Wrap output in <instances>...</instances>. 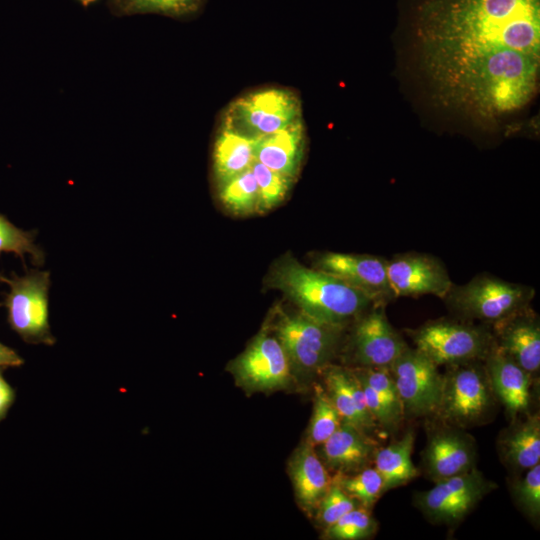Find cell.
I'll return each instance as SVG.
<instances>
[{"mask_svg": "<svg viewBox=\"0 0 540 540\" xmlns=\"http://www.w3.org/2000/svg\"><path fill=\"white\" fill-rule=\"evenodd\" d=\"M415 36L422 67L444 105L490 119L535 95L540 0H423Z\"/></svg>", "mask_w": 540, "mask_h": 540, "instance_id": "obj_1", "label": "cell"}, {"mask_svg": "<svg viewBox=\"0 0 540 540\" xmlns=\"http://www.w3.org/2000/svg\"><path fill=\"white\" fill-rule=\"evenodd\" d=\"M270 285L282 291L300 312L340 328L374 305L366 294L345 281L290 257L277 263Z\"/></svg>", "mask_w": 540, "mask_h": 540, "instance_id": "obj_2", "label": "cell"}, {"mask_svg": "<svg viewBox=\"0 0 540 540\" xmlns=\"http://www.w3.org/2000/svg\"><path fill=\"white\" fill-rule=\"evenodd\" d=\"M0 282L9 286L0 306L7 309L10 328L27 344L54 345L48 311L49 271L31 269L22 276L12 272L9 277L0 273Z\"/></svg>", "mask_w": 540, "mask_h": 540, "instance_id": "obj_3", "label": "cell"}, {"mask_svg": "<svg viewBox=\"0 0 540 540\" xmlns=\"http://www.w3.org/2000/svg\"><path fill=\"white\" fill-rule=\"evenodd\" d=\"M534 295L529 286L480 275L464 285H453L444 299L465 317L498 324L528 308Z\"/></svg>", "mask_w": 540, "mask_h": 540, "instance_id": "obj_4", "label": "cell"}, {"mask_svg": "<svg viewBox=\"0 0 540 540\" xmlns=\"http://www.w3.org/2000/svg\"><path fill=\"white\" fill-rule=\"evenodd\" d=\"M302 119L298 96L285 88H264L244 94L226 110L223 121L241 132L259 138Z\"/></svg>", "mask_w": 540, "mask_h": 540, "instance_id": "obj_5", "label": "cell"}, {"mask_svg": "<svg viewBox=\"0 0 540 540\" xmlns=\"http://www.w3.org/2000/svg\"><path fill=\"white\" fill-rule=\"evenodd\" d=\"M415 349L437 366L457 365L486 356L491 337L480 327L452 320H437L412 331Z\"/></svg>", "mask_w": 540, "mask_h": 540, "instance_id": "obj_6", "label": "cell"}, {"mask_svg": "<svg viewBox=\"0 0 540 540\" xmlns=\"http://www.w3.org/2000/svg\"><path fill=\"white\" fill-rule=\"evenodd\" d=\"M340 327L317 321L304 313L282 315L275 325L290 365L304 372L324 368L335 353Z\"/></svg>", "mask_w": 540, "mask_h": 540, "instance_id": "obj_7", "label": "cell"}, {"mask_svg": "<svg viewBox=\"0 0 540 540\" xmlns=\"http://www.w3.org/2000/svg\"><path fill=\"white\" fill-rule=\"evenodd\" d=\"M437 367L424 354L410 347H407L389 367L403 413L422 416L438 411L444 377Z\"/></svg>", "mask_w": 540, "mask_h": 540, "instance_id": "obj_8", "label": "cell"}, {"mask_svg": "<svg viewBox=\"0 0 540 540\" xmlns=\"http://www.w3.org/2000/svg\"><path fill=\"white\" fill-rule=\"evenodd\" d=\"M494 487L478 470L472 468L437 481L430 490L417 494L416 504L433 521L456 522Z\"/></svg>", "mask_w": 540, "mask_h": 540, "instance_id": "obj_9", "label": "cell"}, {"mask_svg": "<svg viewBox=\"0 0 540 540\" xmlns=\"http://www.w3.org/2000/svg\"><path fill=\"white\" fill-rule=\"evenodd\" d=\"M232 371L246 389L272 391L288 384L290 362L279 340L262 332L235 360Z\"/></svg>", "mask_w": 540, "mask_h": 540, "instance_id": "obj_10", "label": "cell"}, {"mask_svg": "<svg viewBox=\"0 0 540 540\" xmlns=\"http://www.w3.org/2000/svg\"><path fill=\"white\" fill-rule=\"evenodd\" d=\"M315 269L357 288L376 305H384L394 298L387 276V260L384 258L368 254L325 252L317 257Z\"/></svg>", "mask_w": 540, "mask_h": 540, "instance_id": "obj_11", "label": "cell"}, {"mask_svg": "<svg viewBox=\"0 0 540 540\" xmlns=\"http://www.w3.org/2000/svg\"><path fill=\"white\" fill-rule=\"evenodd\" d=\"M387 276L394 298L445 296L453 286L444 265L435 257L406 253L387 260Z\"/></svg>", "mask_w": 540, "mask_h": 540, "instance_id": "obj_12", "label": "cell"}, {"mask_svg": "<svg viewBox=\"0 0 540 540\" xmlns=\"http://www.w3.org/2000/svg\"><path fill=\"white\" fill-rule=\"evenodd\" d=\"M352 344L355 359L363 367L389 368L408 347L389 323L384 305L376 304L359 316Z\"/></svg>", "mask_w": 540, "mask_h": 540, "instance_id": "obj_13", "label": "cell"}, {"mask_svg": "<svg viewBox=\"0 0 540 540\" xmlns=\"http://www.w3.org/2000/svg\"><path fill=\"white\" fill-rule=\"evenodd\" d=\"M456 366L444 377L438 411L457 423L473 422L483 416L490 404L486 379L482 371L469 362Z\"/></svg>", "mask_w": 540, "mask_h": 540, "instance_id": "obj_14", "label": "cell"}, {"mask_svg": "<svg viewBox=\"0 0 540 540\" xmlns=\"http://www.w3.org/2000/svg\"><path fill=\"white\" fill-rule=\"evenodd\" d=\"M475 459L471 439L456 430H441L428 441L424 465L435 482L461 474L473 467Z\"/></svg>", "mask_w": 540, "mask_h": 540, "instance_id": "obj_15", "label": "cell"}, {"mask_svg": "<svg viewBox=\"0 0 540 540\" xmlns=\"http://www.w3.org/2000/svg\"><path fill=\"white\" fill-rule=\"evenodd\" d=\"M496 325L499 328V343L496 346L528 373L538 371L540 327L528 308Z\"/></svg>", "mask_w": 540, "mask_h": 540, "instance_id": "obj_16", "label": "cell"}, {"mask_svg": "<svg viewBox=\"0 0 540 540\" xmlns=\"http://www.w3.org/2000/svg\"><path fill=\"white\" fill-rule=\"evenodd\" d=\"M305 140V127L301 119L277 132L257 138L256 161L295 179L301 167Z\"/></svg>", "mask_w": 540, "mask_h": 540, "instance_id": "obj_17", "label": "cell"}, {"mask_svg": "<svg viewBox=\"0 0 540 540\" xmlns=\"http://www.w3.org/2000/svg\"><path fill=\"white\" fill-rule=\"evenodd\" d=\"M487 369L494 392L512 417L527 410L530 403V373L496 345L487 354Z\"/></svg>", "mask_w": 540, "mask_h": 540, "instance_id": "obj_18", "label": "cell"}, {"mask_svg": "<svg viewBox=\"0 0 540 540\" xmlns=\"http://www.w3.org/2000/svg\"><path fill=\"white\" fill-rule=\"evenodd\" d=\"M289 471L298 504L305 512L314 514L333 481L314 446L306 441L298 447Z\"/></svg>", "mask_w": 540, "mask_h": 540, "instance_id": "obj_19", "label": "cell"}, {"mask_svg": "<svg viewBox=\"0 0 540 540\" xmlns=\"http://www.w3.org/2000/svg\"><path fill=\"white\" fill-rule=\"evenodd\" d=\"M321 446L323 461L339 473L365 468L376 453L365 432L346 422H341Z\"/></svg>", "mask_w": 540, "mask_h": 540, "instance_id": "obj_20", "label": "cell"}, {"mask_svg": "<svg viewBox=\"0 0 540 540\" xmlns=\"http://www.w3.org/2000/svg\"><path fill=\"white\" fill-rule=\"evenodd\" d=\"M257 138L223 121L213 151V168L218 184L250 169L256 160Z\"/></svg>", "mask_w": 540, "mask_h": 540, "instance_id": "obj_21", "label": "cell"}, {"mask_svg": "<svg viewBox=\"0 0 540 540\" xmlns=\"http://www.w3.org/2000/svg\"><path fill=\"white\" fill-rule=\"evenodd\" d=\"M414 434L409 431L400 440L375 453V469L384 482V490L403 485L418 475L411 455Z\"/></svg>", "mask_w": 540, "mask_h": 540, "instance_id": "obj_22", "label": "cell"}, {"mask_svg": "<svg viewBox=\"0 0 540 540\" xmlns=\"http://www.w3.org/2000/svg\"><path fill=\"white\" fill-rule=\"evenodd\" d=\"M507 462L521 469H529L540 461V421L534 415L512 428L502 441Z\"/></svg>", "mask_w": 540, "mask_h": 540, "instance_id": "obj_23", "label": "cell"}, {"mask_svg": "<svg viewBox=\"0 0 540 540\" xmlns=\"http://www.w3.org/2000/svg\"><path fill=\"white\" fill-rule=\"evenodd\" d=\"M203 0H108L112 13L117 16L159 14L183 18L199 11Z\"/></svg>", "mask_w": 540, "mask_h": 540, "instance_id": "obj_24", "label": "cell"}, {"mask_svg": "<svg viewBox=\"0 0 540 540\" xmlns=\"http://www.w3.org/2000/svg\"><path fill=\"white\" fill-rule=\"evenodd\" d=\"M219 187L220 200L230 212L241 215L258 211V186L251 168L219 184Z\"/></svg>", "mask_w": 540, "mask_h": 540, "instance_id": "obj_25", "label": "cell"}, {"mask_svg": "<svg viewBox=\"0 0 540 540\" xmlns=\"http://www.w3.org/2000/svg\"><path fill=\"white\" fill-rule=\"evenodd\" d=\"M36 230H23L16 227L6 216L0 214V254L13 253L25 263V255L31 262L42 266L45 262L44 251L35 243Z\"/></svg>", "mask_w": 540, "mask_h": 540, "instance_id": "obj_26", "label": "cell"}, {"mask_svg": "<svg viewBox=\"0 0 540 540\" xmlns=\"http://www.w3.org/2000/svg\"><path fill=\"white\" fill-rule=\"evenodd\" d=\"M341 422V417L327 391L321 386H316L307 442L314 447L323 444Z\"/></svg>", "mask_w": 540, "mask_h": 540, "instance_id": "obj_27", "label": "cell"}, {"mask_svg": "<svg viewBox=\"0 0 540 540\" xmlns=\"http://www.w3.org/2000/svg\"><path fill=\"white\" fill-rule=\"evenodd\" d=\"M334 480L346 494L367 509L385 491L383 479L375 468H363L354 475L339 473Z\"/></svg>", "mask_w": 540, "mask_h": 540, "instance_id": "obj_28", "label": "cell"}, {"mask_svg": "<svg viewBox=\"0 0 540 540\" xmlns=\"http://www.w3.org/2000/svg\"><path fill=\"white\" fill-rule=\"evenodd\" d=\"M251 170L258 186V212L270 210L280 204L285 199L295 180L266 167L256 160L252 164Z\"/></svg>", "mask_w": 540, "mask_h": 540, "instance_id": "obj_29", "label": "cell"}, {"mask_svg": "<svg viewBox=\"0 0 540 540\" xmlns=\"http://www.w3.org/2000/svg\"><path fill=\"white\" fill-rule=\"evenodd\" d=\"M350 371L333 367L326 373L327 393L336 407L342 422L349 423L363 431L350 390ZM364 432V431H363Z\"/></svg>", "mask_w": 540, "mask_h": 540, "instance_id": "obj_30", "label": "cell"}, {"mask_svg": "<svg viewBox=\"0 0 540 540\" xmlns=\"http://www.w3.org/2000/svg\"><path fill=\"white\" fill-rule=\"evenodd\" d=\"M376 521L367 508L358 506L326 528L325 536L335 540H359L371 536Z\"/></svg>", "mask_w": 540, "mask_h": 540, "instance_id": "obj_31", "label": "cell"}, {"mask_svg": "<svg viewBox=\"0 0 540 540\" xmlns=\"http://www.w3.org/2000/svg\"><path fill=\"white\" fill-rule=\"evenodd\" d=\"M354 373L386 402L397 417L401 418L403 415L402 404L389 368L363 367Z\"/></svg>", "mask_w": 540, "mask_h": 540, "instance_id": "obj_32", "label": "cell"}, {"mask_svg": "<svg viewBox=\"0 0 540 540\" xmlns=\"http://www.w3.org/2000/svg\"><path fill=\"white\" fill-rule=\"evenodd\" d=\"M358 506L359 504L346 494L333 479L330 488L320 501L315 514L320 524L326 529Z\"/></svg>", "mask_w": 540, "mask_h": 540, "instance_id": "obj_33", "label": "cell"}, {"mask_svg": "<svg viewBox=\"0 0 540 540\" xmlns=\"http://www.w3.org/2000/svg\"><path fill=\"white\" fill-rule=\"evenodd\" d=\"M527 470L524 478L516 484L514 492L524 512L536 519L540 514V465L536 464Z\"/></svg>", "mask_w": 540, "mask_h": 540, "instance_id": "obj_34", "label": "cell"}, {"mask_svg": "<svg viewBox=\"0 0 540 540\" xmlns=\"http://www.w3.org/2000/svg\"><path fill=\"white\" fill-rule=\"evenodd\" d=\"M357 378L363 388L366 405L374 421L383 426H391L399 421L400 418L395 415L386 402L365 381L358 376Z\"/></svg>", "mask_w": 540, "mask_h": 540, "instance_id": "obj_35", "label": "cell"}, {"mask_svg": "<svg viewBox=\"0 0 540 540\" xmlns=\"http://www.w3.org/2000/svg\"><path fill=\"white\" fill-rule=\"evenodd\" d=\"M3 371L0 367V422L6 418L16 399L15 389L5 379Z\"/></svg>", "mask_w": 540, "mask_h": 540, "instance_id": "obj_36", "label": "cell"}, {"mask_svg": "<svg viewBox=\"0 0 540 540\" xmlns=\"http://www.w3.org/2000/svg\"><path fill=\"white\" fill-rule=\"evenodd\" d=\"M24 364V359L12 348L0 342V367H20Z\"/></svg>", "mask_w": 540, "mask_h": 540, "instance_id": "obj_37", "label": "cell"}, {"mask_svg": "<svg viewBox=\"0 0 540 540\" xmlns=\"http://www.w3.org/2000/svg\"><path fill=\"white\" fill-rule=\"evenodd\" d=\"M80 3L84 6H88L89 4L95 2L96 0H79Z\"/></svg>", "mask_w": 540, "mask_h": 540, "instance_id": "obj_38", "label": "cell"}]
</instances>
